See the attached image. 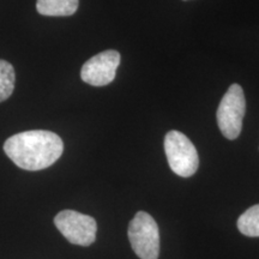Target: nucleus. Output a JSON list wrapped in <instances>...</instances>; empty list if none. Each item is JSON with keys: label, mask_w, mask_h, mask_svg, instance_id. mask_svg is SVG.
Instances as JSON below:
<instances>
[{"label": "nucleus", "mask_w": 259, "mask_h": 259, "mask_svg": "<svg viewBox=\"0 0 259 259\" xmlns=\"http://www.w3.org/2000/svg\"><path fill=\"white\" fill-rule=\"evenodd\" d=\"M185 2H187V0H185Z\"/></svg>", "instance_id": "10"}, {"label": "nucleus", "mask_w": 259, "mask_h": 259, "mask_svg": "<svg viewBox=\"0 0 259 259\" xmlns=\"http://www.w3.org/2000/svg\"><path fill=\"white\" fill-rule=\"evenodd\" d=\"M164 151L170 169L177 176L190 178L199 166V157L196 148L189 137L179 131H169L164 137Z\"/></svg>", "instance_id": "2"}, {"label": "nucleus", "mask_w": 259, "mask_h": 259, "mask_svg": "<svg viewBox=\"0 0 259 259\" xmlns=\"http://www.w3.org/2000/svg\"><path fill=\"white\" fill-rule=\"evenodd\" d=\"M15 69L6 60L0 59V102L8 100L15 89Z\"/></svg>", "instance_id": "9"}, {"label": "nucleus", "mask_w": 259, "mask_h": 259, "mask_svg": "<svg viewBox=\"0 0 259 259\" xmlns=\"http://www.w3.org/2000/svg\"><path fill=\"white\" fill-rule=\"evenodd\" d=\"M54 225L73 245L90 246L96 240L97 225L92 216L74 210H63L54 218Z\"/></svg>", "instance_id": "5"}, {"label": "nucleus", "mask_w": 259, "mask_h": 259, "mask_svg": "<svg viewBox=\"0 0 259 259\" xmlns=\"http://www.w3.org/2000/svg\"><path fill=\"white\" fill-rule=\"evenodd\" d=\"M245 112L246 100L244 90L239 84H232L222 97L216 113L220 131L227 139L233 141L239 137Z\"/></svg>", "instance_id": "3"}, {"label": "nucleus", "mask_w": 259, "mask_h": 259, "mask_svg": "<svg viewBox=\"0 0 259 259\" xmlns=\"http://www.w3.org/2000/svg\"><path fill=\"white\" fill-rule=\"evenodd\" d=\"M120 64V53L108 50L96 54L83 65L80 78L94 87H105L115 78L116 69Z\"/></svg>", "instance_id": "6"}, {"label": "nucleus", "mask_w": 259, "mask_h": 259, "mask_svg": "<svg viewBox=\"0 0 259 259\" xmlns=\"http://www.w3.org/2000/svg\"><path fill=\"white\" fill-rule=\"evenodd\" d=\"M78 4V0H37L36 10L42 16L66 17L77 11Z\"/></svg>", "instance_id": "7"}, {"label": "nucleus", "mask_w": 259, "mask_h": 259, "mask_svg": "<svg viewBox=\"0 0 259 259\" xmlns=\"http://www.w3.org/2000/svg\"><path fill=\"white\" fill-rule=\"evenodd\" d=\"M236 225L241 234L250 238H259V204L246 210Z\"/></svg>", "instance_id": "8"}, {"label": "nucleus", "mask_w": 259, "mask_h": 259, "mask_svg": "<svg viewBox=\"0 0 259 259\" xmlns=\"http://www.w3.org/2000/svg\"><path fill=\"white\" fill-rule=\"evenodd\" d=\"M132 250L141 259H157L160 254V233L155 220L145 211H138L128 226Z\"/></svg>", "instance_id": "4"}, {"label": "nucleus", "mask_w": 259, "mask_h": 259, "mask_svg": "<svg viewBox=\"0 0 259 259\" xmlns=\"http://www.w3.org/2000/svg\"><path fill=\"white\" fill-rule=\"evenodd\" d=\"M4 151L16 166L35 171L56 163L63 155L64 143L54 132L32 130L6 139Z\"/></svg>", "instance_id": "1"}]
</instances>
